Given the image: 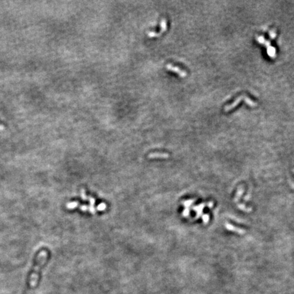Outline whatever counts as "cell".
Instances as JSON below:
<instances>
[{"label": "cell", "mask_w": 294, "mask_h": 294, "mask_svg": "<svg viewBox=\"0 0 294 294\" xmlns=\"http://www.w3.org/2000/svg\"><path fill=\"white\" fill-rule=\"evenodd\" d=\"M5 129V127L3 126V125L0 124V130H3V129Z\"/></svg>", "instance_id": "obj_16"}, {"label": "cell", "mask_w": 294, "mask_h": 294, "mask_svg": "<svg viewBox=\"0 0 294 294\" xmlns=\"http://www.w3.org/2000/svg\"><path fill=\"white\" fill-rule=\"evenodd\" d=\"M48 252L46 250H42L38 253L37 256V262L34 267V270L32 272L30 278V286L31 288H34L37 286L39 281V273L41 268L44 265L48 259Z\"/></svg>", "instance_id": "obj_1"}, {"label": "cell", "mask_w": 294, "mask_h": 294, "mask_svg": "<svg viewBox=\"0 0 294 294\" xmlns=\"http://www.w3.org/2000/svg\"><path fill=\"white\" fill-rule=\"evenodd\" d=\"M166 68L168 69V70H170V71L175 72V73L179 74L180 76V77H182V78L185 77V76H187V73L186 71L182 70V69H180V68L177 67V66H174V65H173L172 64H170V63L167 64L166 65Z\"/></svg>", "instance_id": "obj_3"}, {"label": "cell", "mask_w": 294, "mask_h": 294, "mask_svg": "<svg viewBox=\"0 0 294 294\" xmlns=\"http://www.w3.org/2000/svg\"><path fill=\"white\" fill-rule=\"evenodd\" d=\"M256 39H257V40L261 44H264V43H265V42H266V40H265V39H264V38L263 37V36H257Z\"/></svg>", "instance_id": "obj_11"}, {"label": "cell", "mask_w": 294, "mask_h": 294, "mask_svg": "<svg viewBox=\"0 0 294 294\" xmlns=\"http://www.w3.org/2000/svg\"><path fill=\"white\" fill-rule=\"evenodd\" d=\"M246 97H247V96H245V95H242V96H240L236 98V100H235L234 101H233V102H232L231 104H229V105H227V106H225V108H224V111H225V112H229V111L231 110L232 109H234L235 107H236L242 100H244V101H245Z\"/></svg>", "instance_id": "obj_2"}, {"label": "cell", "mask_w": 294, "mask_h": 294, "mask_svg": "<svg viewBox=\"0 0 294 294\" xmlns=\"http://www.w3.org/2000/svg\"><path fill=\"white\" fill-rule=\"evenodd\" d=\"M243 192H244V189H243V188L241 187H240L239 188V189H238V193L236 194V198L235 199V201L236 202H237L238 201V199L239 198H240V195L243 194Z\"/></svg>", "instance_id": "obj_9"}, {"label": "cell", "mask_w": 294, "mask_h": 294, "mask_svg": "<svg viewBox=\"0 0 294 294\" xmlns=\"http://www.w3.org/2000/svg\"><path fill=\"white\" fill-rule=\"evenodd\" d=\"M81 198L83 199V200H86V199H88V197H87L85 194V191L84 189H81Z\"/></svg>", "instance_id": "obj_10"}, {"label": "cell", "mask_w": 294, "mask_h": 294, "mask_svg": "<svg viewBox=\"0 0 294 294\" xmlns=\"http://www.w3.org/2000/svg\"><path fill=\"white\" fill-rule=\"evenodd\" d=\"M80 209H81V210H82V211L86 212L89 210V206H87L86 205H82V206H80Z\"/></svg>", "instance_id": "obj_13"}, {"label": "cell", "mask_w": 294, "mask_h": 294, "mask_svg": "<svg viewBox=\"0 0 294 294\" xmlns=\"http://www.w3.org/2000/svg\"><path fill=\"white\" fill-rule=\"evenodd\" d=\"M268 53L269 55L272 57H275V53H276V50L274 47L272 46H268Z\"/></svg>", "instance_id": "obj_7"}, {"label": "cell", "mask_w": 294, "mask_h": 294, "mask_svg": "<svg viewBox=\"0 0 294 294\" xmlns=\"http://www.w3.org/2000/svg\"><path fill=\"white\" fill-rule=\"evenodd\" d=\"M226 227L227 229L228 230L232 231L238 232V233H239V234H245V232H246L245 230H240V229H238V228H237V227H234V226H232L231 225L229 224V223H226Z\"/></svg>", "instance_id": "obj_5"}, {"label": "cell", "mask_w": 294, "mask_h": 294, "mask_svg": "<svg viewBox=\"0 0 294 294\" xmlns=\"http://www.w3.org/2000/svg\"><path fill=\"white\" fill-rule=\"evenodd\" d=\"M203 218H204L203 220H204V221L205 223H206V219H207V221H208V215H204V217H203Z\"/></svg>", "instance_id": "obj_15"}, {"label": "cell", "mask_w": 294, "mask_h": 294, "mask_svg": "<svg viewBox=\"0 0 294 294\" xmlns=\"http://www.w3.org/2000/svg\"><path fill=\"white\" fill-rule=\"evenodd\" d=\"M148 158L150 159H155V158H162V159H167L170 157V155L166 152H152L148 155Z\"/></svg>", "instance_id": "obj_4"}, {"label": "cell", "mask_w": 294, "mask_h": 294, "mask_svg": "<svg viewBox=\"0 0 294 294\" xmlns=\"http://www.w3.org/2000/svg\"><path fill=\"white\" fill-rule=\"evenodd\" d=\"M106 209V204L105 203H101L100 204H99L97 207V210H99V211H104Z\"/></svg>", "instance_id": "obj_8"}, {"label": "cell", "mask_w": 294, "mask_h": 294, "mask_svg": "<svg viewBox=\"0 0 294 294\" xmlns=\"http://www.w3.org/2000/svg\"><path fill=\"white\" fill-rule=\"evenodd\" d=\"M269 35L272 39H274L276 37V35H277V34H276V30L274 29V30H271L269 33Z\"/></svg>", "instance_id": "obj_12"}, {"label": "cell", "mask_w": 294, "mask_h": 294, "mask_svg": "<svg viewBox=\"0 0 294 294\" xmlns=\"http://www.w3.org/2000/svg\"><path fill=\"white\" fill-rule=\"evenodd\" d=\"M79 205V202L77 201H74L72 202H69L67 204V208L70 209V210H73L76 208H77V206Z\"/></svg>", "instance_id": "obj_6"}, {"label": "cell", "mask_w": 294, "mask_h": 294, "mask_svg": "<svg viewBox=\"0 0 294 294\" xmlns=\"http://www.w3.org/2000/svg\"><path fill=\"white\" fill-rule=\"evenodd\" d=\"M194 200H189V201H187V202H183V204H184V206H186V207H189V206L192 203H193Z\"/></svg>", "instance_id": "obj_14"}]
</instances>
